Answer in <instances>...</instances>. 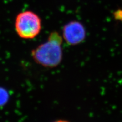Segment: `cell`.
<instances>
[{"label":"cell","mask_w":122,"mask_h":122,"mask_svg":"<svg viewBox=\"0 0 122 122\" xmlns=\"http://www.w3.org/2000/svg\"><path fill=\"white\" fill-rule=\"evenodd\" d=\"M63 38L57 32H51L47 40L31 52L33 59L38 64L46 68H55L63 59Z\"/></svg>","instance_id":"6da1fadb"},{"label":"cell","mask_w":122,"mask_h":122,"mask_svg":"<svg viewBox=\"0 0 122 122\" xmlns=\"http://www.w3.org/2000/svg\"><path fill=\"white\" fill-rule=\"evenodd\" d=\"M9 99V94L6 90L0 87V106L5 105Z\"/></svg>","instance_id":"277c9868"},{"label":"cell","mask_w":122,"mask_h":122,"mask_svg":"<svg viewBox=\"0 0 122 122\" xmlns=\"http://www.w3.org/2000/svg\"><path fill=\"white\" fill-rule=\"evenodd\" d=\"M63 37L69 45L79 44L86 39V29L81 22L75 20L71 21L64 26Z\"/></svg>","instance_id":"3957f363"},{"label":"cell","mask_w":122,"mask_h":122,"mask_svg":"<svg viewBox=\"0 0 122 122\" xmlns=\"http://www.w3.org/2000/svg\"><path fill=\"white\" fill-rule=\"evenodd\" d=\"M15 28L18 35L22 39H34L39 35L41 30V20L32 11H24L17 15Z\"/></svg>","instance_id":"7a4b0ae2"}]
</instances>
